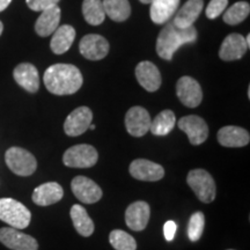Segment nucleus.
Segmentation results:
<instances>
[{
    "label": "nucleus",
    "mask_w": 250,
    "mask_h": 250,
    "mask_svg": "<svg viewBox=\"0 0 250 250\" xmlns=\"http://www.w3.org/2000/svg\"><path fill=\"white\" fill-rule=\"evenodd\" d=\"M46 89L55 95H71L83 86L79 68L71 64H55L46 68L43 76Z\"/></svg>",
    "instance_id": "nucleus-1"
},
{
    "label": "nucleus",
    "mask_w": 250,
    "mask_h": 250,
    "mask_svg": "<svg viewBox=\"0 0 250 250\" xmlns=\"http://www.w3.org/2000/svg\"><path fill=\"white\" fill-rule=\"evenodd\" d=\"M197 40V30L191 26L189 28H179L173 22L162 28L156 40V52L162 59L171 61L177 49L188 43H193Z\"/></svg>",
    "instance_id": "nucleus-2"
},
{
    "label": "nucleus",
    "mask_w": 250,
    "mask_h": 250,
    "mask_svg": "<svg viewBox=\"0 0 250 250\" xmlns=\"http://www.w3.org/2000/svg\"><path fill=\"white\" fill-rule=\"evenodd\" d=\"M0 220L17 229H24L29 226L31 213L13 198H0Z\"/></svg>",
    "instance_id": "nucleus-3"
},
{
    "label": "nucleus",
    "mask_w": 250,
    "mask_h": 250,
    "mask_svg": "<svg viewBox=\"0 0 250 250\" xmlns=\"http://www.w3.org/2000/svg\"><path fill=\"white\" fill-rule=\"evenodd\" d=\"M187 182L196 193L197 198L203 203L213 202L215 198V182L211 174L205 169H193L189 171L187 176Z\"/></svg>",
    "instance_id": "nucleus-4"
},
{
    "label": "nucleus",
    "mask_w": 250,
    "mask_h": 250,
    "mask_svg": "<svg viewBox=\"0 0 250 250\" xmlns=\"http://www.w3.org/2000/svg\"><path fill=\"white\" fill-rule=\"evenodd\" d=\"M5 161L7 167L19 176H29L35 173L37 161L35 156L21 147H11L5 154Z\"/></svg>",
    "instance_id": "nucleus-5"
},
{
    "label": "nucleus",
    "mask_w": 250,
    "mask_h": 250,
    "mask_svg": "<svg viewBox=\"0 0 250 250\" xmlns=\"http://www.w3.org/2000/svg\"><path fill=\"white\" fill-rule=\"evenodd\" d=\"M98 151L87 144L72 146L62 155L64 165L71 168H90L98 162Z\"/></svg>",
    "instance_id": "nucleus-6"
},
{
    "label": "nucleus",
    "mask_w": 250,
    "mask_h": 250,
    "mask_svg": "<svg viewBox=\"0 0 250 250\" xmlns=\"http://www.w3.org/2000/svg\"><path fill=\"white\" fill-rule=\"evenodd\" d=\"M0 242L12 250H37L39 243L33 236L24 234L17 228H0Z\"/></svg>",
    "instance_id": "nucleus-7"
},
{
    "label": "nucleus",
    "mask_w": 250,
    "mask_h": 250,
    "mask_svg": "<svg viewBox=\"0 0 250 250\" xmlns=\"http://www.w3.org/2000/svg\"><path fill=\"white\" fill-rule=\"evenodd\" d=\"M180 130L187 133L190 144L192 145H201L208 139V126L202 117L196 115L184 116L177 122Z\"/></svg>",
    "instance_id": "nucleus-8"
},
{
    "label": "nucleus",
    "mask_w": 250,
    "mask_h": 250,
    "mask_svg": "<svg viewBox=\"0 0 250 250\" xmlns=\"http://www.w3.org/2000/svg\"><path fill=\"white\" fill-rule=\"evenodd\" d=\"M176 94L180 101L188 108H196L202 103V87L191 77L184 76L179 79L176 85Z\"/></svg>",
    "instance_id": "nucleus-9"
},
{
    "label": "nucleus",
    "mask_w": 250,
    "mask_h": 250,
    "mask_svg": "<svg viewBox=\"0 0 250 250\" xmlns=\"http://www.w3.org/2000/svg\"><path fill=\"white\" fill-rule=\"evenodd\" d=\"M71 189L81 203L94 204L102 198V190L93 180L86 176H77L72 180Z\"/></svg>",
    "instance_id": "nucleus-10"
},
{
    "label": "nucleus",
    "mask_w": 250,
    "mask_h": 250,
    "mask_svg": "<svg viewBox=\"0 0 250 250\" xmlns=\"http://www.w3.org/2000/svg\"><path fill=\"white\" fill-rule=\"evenodd\" d=\"M125 127L127 132L133 137H143L149 131L151 116L148 111L143 107H132L125 115Z\"/></svg>",
    "instance_id": "nucleus-11"
},
{
    "label": "nucleus",
    "mask_w": 250,
    "mask_h": 250,
    "mask_svg": "<svg viewBox=\"0 0 250 250\" xmlns=\"http://www.w3.org/2000/svg\"><path fill=\"white\" fill-rule=\"evenodd\" d=\"M93 121V112L87 107L74 109L64 123V131L67 136L78 137L89 129Z\"/></svg>",
    "instance_id": "nucleus-12"
},
{
    "label": "nucleus",
    "mask_w": 250,
    "mask_h": 250,
    "mask_svg": "<svg viewBox=\"0 0 250 250\" xmlns=\"http://www.w3.org/2000/svg\"><path fill=\"white\" fill-rule=\"evenodd\" d=\"M80 54L89 61H100L109 52V43L104 37L98 34L83 36L79 44Z\"/></svg>",
    "instance_id": "nucleus-13"
},
{
    "label": "nucleus",
    "mask_w": 250,
    "mask_h": 250,
    "mask_svg": "<svg viewBox=\"0 0 250 250\" xmlns=\"http://www.w3.org/2000/svg\"><path fill=\"white\" fill-rule=\"evenodd\" d=\"M130 174L134 179L146 182H155L165 176V169L162 166L146 159H137L131 162Z\"/></svg>",
    "instance_id": "nucleus-14"
},
{
    "label": "nucleus",
    "mask_w": 250,
    "mask_h": 250,
    "mask_svg": "<svg viewBox=\"0 0 250 250\" xmlns=\"http://www.w3.org/2000/svg\"><path fill=\"white\" fill-rule=\"evenodd\" d=\"M151 208L146 202H134L125 211V223L130 229L140 232L147 226Z\"/></svg>",
    "instance_id": "nucleus-15"
},
{
    "label": "nucleus",
    "mask_w": 250,
    "mask_h": 250,
    "mask_svg": "<svg viewBox=\"0 0 250 250\" xmlns=\"http://www.w3.org/2000/svg\"><path fill=\"white\" fill-rule=\"evenodd\" d=\"M136 77L140 86L147 92H155L161 86V74L159 68L151 62H142L136 67Z\"/></svg>",
    "instance_id": "nucleus-16"
},
{
    "label": "nucleus",
    "mask_w": 250,
    "mask_h": 250,
    "mask_svg": "<svg viewBox=\"0 0 250 250\" xmlns=\"http://www.w3.org/2000/svg\"><path fill=\"white\" fill-rule=\"evenodd\" d=\"M248 45L246 39L240 34H230L224 40L223 44L219 50V56L223 61L232 62L241 59L246 55Z\"/></svg>",
    "instance_id": "nucleus-17"
},
{
    "label": "nucleus",
    "mask_w": 250,
    "mask_h": 250,
    "mask_svg": "<svg viewBox=\"0 0 250 250\" xmlns=\"http://www.w3.org/2000/svg\"><path fill=\"white\" fill-rule=\"evenodd\" d=\"M14 80L18 85L29 93H36L40 88V76L37 68L29 62L19 64L13 71Z\"/></svg>",
    "instance_id": "nucleus-18"
},
{
    "label": "nucleus",
    "mask_w": 250,
    "mask_h": 250,
    "mask_svg": "<svg viewBox=\"0 0 250 250\" xmlns=\"http://www.w3.org/2000/svg\"><path fill=\"white\" fill-rule=\"evenodd\" d=\"M217 137L219 144L225 147H243L250 142L248 131L243 127L233 126V125L221 127L218 131Z\"/></svg>",
    "instance_id": "nucleus-19"
},
{
    "label": "nucleus",
    "mask_w": 250,
    "mask_h": 250,
    "mask_svg": "<svg viewBox=\"0 0 250 250\" xmlns=\"http://www.w3.org/2000/svg\"><path fill=\"white\" fill-rule=\"evenodd\" d=\"M64 196V190L57 182H48L41 184L34 190L33 202L40 206H49L61 201Z\"/></svg>",
    "instance_id": "nucleus-20"
},
{
    "label": "nucleus",
    "mask_w": 250,
    "mask_h": 250,
    "mask_svg": "<svg viewBox=\"0 0 250 250\" xmlns=\"http://www.w3.org/2000/svg\"><path fill=\"white\" fill-rule=\"evenodd\" d=\"M61 8L57 6L41 12V15L35 23V31L41 37H46L52 35L56 29L59 27L61 22Z\"/></svg>",
    "instance_id": "nucleus-21"
},
{
    "label": "nucleus",
    "mask_w": 250,
    "mask_h": 250,
    "mask_svg": "<svg viewBox=\"0 0 250 250\" xmlns=\"http://www.w3.org/2000/svg\"><path fill=\"white\" fill-rule=\"evenodd\" d=\"M203 7H204L203 0H188L181 9L177 11L171 22L179 28L191 27L195 23L197 18L199 17V14H201Z\"/></svg>",
    "instance_id": "nucleus-22"
},
{
    "label": "nucleus",
    "mask_w": 250,
    "mask_h": 250,
    "mask_svg": "<svg viewBox=\"0 0 250 250\" xmlns=\"http://www.w3.org/2000/svg\"><path fill=\"white\" fill-rule=\"evenodd\" d=\"M74 39H76V29L73 27L68 24L58 27L52 34L51 42H50L51 51L56 55L65 54L73 44Z\"/></svg>",
    "instance_id": "nucleus-23"
},
{
    "label": "nucleus",
    "mask_w": 250,
    "mask_h": 250,
    "mask_svg": "<svg viewBox=\"0 0 250 250\" xmlns=\"http://www.w3.org/2000/svg\"><path fill=\"white\" fill-rule=\"evenodd\" d=\"M180 5V0H152L151 1V20L156 24L167 22L175 14Z\"/></svg>",
    "instance_id": "nucleus-24"
},
{
    "label": "nucleus",
    "mask_w": 250,
    "mask_h": 250,
    "mask_svg": "<svg viewBox=\"0 0 250 250\" xmlns=\"http://www.w3.org/2000/svg\"><path fill=\"white\" fill-rule=\"evenodd\" d=\"M71 218L72 221H73L74 228L80 235L83 236H90L94 233V223L93 220L90 219V217L87 213L86 208L83 206H81L79 204L73 205L71 208Z\"/></svg>",
    "instance_id": "nucleus-25"
},
{
    "label": "nucleus",
    "mask_w": 250,
    "mask_h": 250,
    "mask_svg": "<svg viewBox=\"0 0 250 250\" xmlns=\"http://www.w3.org/2000/svg\"><path fill=\"white\" fill-rule=\"evenodd\" d=\"M105 15L116 22L125 21L131 14L129 0H102Z\"/></svg>",
    "instance_id": "nucleus-26"
},
{
    "label": "nucleus",
    "mask_w": 250,
    "mask_h": 250,
    "mask_svg": "<svg viewBox=\"0 0 250 250\" xmlns=\"http://www.w3.org/2000/svg\"><path fill=\"white\" fill-rule=\"evenodd\" d=\"M176 124V117L171 110H164L151 122L149 131L154 136H167Z\"/></svg>",
    "instance_id": "nucleus-27"
},
{
    "label": "nucleus",
    "mask_w": 250,
    "mask_h": 250,
    "mask_svg": "<svg viewBox=\"0 0 250 250\" xmlns=\"http://www.w3.org/2000/svg\"><path fill=\"white\" fill-rule=\"evenodd\" d=\"M83 14L86 22L92 26H99L105 19L102 0H83Z\"/></svg>",
    "instance_id": "nucleus-28"
},
{
    "label": "nucleus",
    "mask_w": 250,
    "mask_h": 250,
    "mask_svg": "<svg viewBox=\"0 0 250 250\" xmlns=\"http://www.w3.org/2000/svg\"><path fill=\"white\" fill-rule=\"evenodd\" d=\"M250 13V5L246 1H237L225 12L224 21L230 26L241 23Z\"/></svg>",
    "instance_id": "nucleus-29"
},
{
    "label": "nucleus",
    "mask_w": 250,
    "mask_h": 250,
    "mask_svg": "<svg viewBox=\"0 0 250 250\" xmlns=\"http://www.w3.org/2000/svg\"><path fill=\"white\" fill-rule=\"evenodd\" d=\"M110 245L116 250H136L137 242L132 235L121 229L112 230L109 235Z\"/></svg>",
    "instance_id": "nucleus-30"
},
{
    "label": "nucleus",
    "mask_w": 250,
    "mask_h": 250,
    "mask_svg": "<svg viewBox=\"0 0 250 250\" xmlns=\"http://www.w3.org/2000/svg\"><path fill=\"white\" fill-rule=\"evenodd\" d=\"M205 227V215L202 212H196L189 219L188 224V237L190 241L196 242L201 239Z\"/></svg>",
    "instance_id": "nucleus-31"
},
{
    "label": "nucleus",
    "mask_w": 250,
    "mask_h": 250,
    "mask_svg": "<svg viewBox=\"0 0 250 250\" xmlns=\"http://www.w3.org/2000/svg\"><path fill=\"white\" fill-rule=\"evenodd\" d=\"M228 0H211L206 8V17L211 20L218 18L227 8Z\"/></svg>",
    "instance_id": "nucleus-32"
},
{
    "label": "nucleus",
    "mask_w": 250,
    "mask_h": 250,
    "mask_svg": "<svg viewBox=\"0 0 250 250\" xmlns=\"http://www.w3.org/2000/svg\"><path fill=\"white\" fill-rule=\"evenodd\" d=\"M61 0H26L28 7L34 12H43L57 6Z\"/></svg>",
    "instance_id": "nucleus-33"
},
{
    "label": "nucleus",
    "mask_w": 250,
    "mask_h": 250,
    "mask_svg": "<svg viewBox=\"0 0 250 250\" xmlns=\"http://www.w3.org/2000/svg\"><path fill=\"white\" fill-rule=\"evenodd\" d=\"M176 229H177V225L175 224L174 221L169 220L165 224L164 234H165V237L167 241H173L175 233H176Z\"/></svg>",
    "instance_id": "nucleus-34"
},
{
    "label": "nucleus",
    "mask_w": 250,
    "mask_h": 250,
    "mask_svg": "<svg viewBox=\"0 0 250 250\" xmlns=\"http://www.w3.org/2000/svg\"><path fill=\"white\" fill-rule=\"evenodd\" d=\"M11 2H12V0H0V12L5 11Z\"/></svg>",
    "instance_id": "nucleus-35"
},
{
    "label": "nucleus",
    "mask_w": 250,
    "mask_h": 250,
    "mask_svg": "<svg viewBox=\"0 0 250 250\" xmlns=\"http://www.w3.org/2000/svg\"><path fill=\"white\" fill-rule=\"evenodd\" d=\"M246 43H247V45H248V48H249V45H250V35H247Z\"/></svg>",
    "instance_id": "nucleus-36"
},
{
    "label": "nucleus",
    "mask_w": 250,
    "mask_h": 250,
    "mask_svg": "<svg viewBox=\"0 0 250 250\" xmlns=\"http://www.w3.org/2000/svg\"><path fill=\"white\" fill-rule=\"evenodd\" d=\"M2 30H4V24H2L1 21H0V35L2 34Z\"/></svg>",
    "instance_id": "nucleus-37"
},
{
    "label": "nucleus",
    "mask_w": 250,
    "mask_h": 250,
    "mask_svg": "<svg viewBox=\"0 0 250 250\" xmlns=\"http://www.w3.org/2000/svg\"><path fill=\"white\" fill-rule=\"evenodd\" d=\"M152 0H140V2H143V4H151Z\"/></svg>",
    "instance_id": "nucleus-38"
},
{
    "label": "nucleus",
    "mask_w": 250,
    "mask_h": 250,
    "mask_svg": "<svg viewBox=\"0 0 250 250\" xmlns=\"http://www.w3.org/2000/svg\"><path fill=\"white\" fill-rule=\"evenodd\" d=\"M89 129H90V130H94V129H95V125L90 124V125H89Z\"/></svg>",
    "instance_id": "nucleus-39"
},
{
    "label": "nucleus",
    "mask_w": 250,
    "mask_h": 250,
    "mask_svg": "<svg viewBox=\"0 0 250 250\" xmlns=\"http://www.w3.org/2000/svg\"><path fill=\"white\" fill-rule=\"evenodd\" d=\"M228 250H233V249H228Z\"/></svg>",
    "instance_id": "nucleus-40"
}]
</instances>
